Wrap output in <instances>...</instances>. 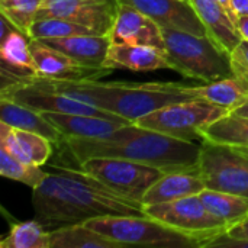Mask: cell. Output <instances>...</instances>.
Wrapping results in <instances>:
<instances>
[{
	"instance_id": "1",
	"label": "cell",
	"mask_w": 248,
	"mask_h": 248,
	"mask_svg": "<svg viewBox=\"0 0 248 248\" xmlns=\"http://www.w3.org/2000/svg\"><path fill=\"white\" fill-rule=\"evenodd\" d=\"M36 219L45 227H64L109 215H144L141 202L125 198L84 170L52 166L46 179L32 189Z\"/></svg>"
},
{
	"instance_id": "2",
	"label": "cell",
	"mask_w": 248,
	"mask_h": 248,
	"mask_svg": "<svg viewBox=\"0 0 248 248\" xmlns=\"http://www.w3.org/2000/svg\"><path fill=\"white\" fill-rule=\"evenodd\" d=\"M77 164L90 157H115L157 167L166 173L196 171L201 145L128 124L106 138L62 137L61 142Z\"/></svg>"
},
{
	"instance_id": "3",
	"label": "cell",
	"mask_w": 248,
	"mask_h": 248,
	"mask_svg": "<svg viewBox=\"0 0 248 248\" xmlns=\"http://www.w3.org/2000/svg\"><path fill=\"white\" fill-rule=\"evenodd\" d=\"M45 80L65 94L99 106L131 122H137L140 118L167 105L192 99L180 83H103L99 78Z\"/></svg>"
},
{
	"instance_id": "4",
	"label": "cell",
	"mask_w": 248,
	"mask_h": 248,
	"mask_svg": "<svg viewBox=\"0 0 248 248\" xmlns=\"http://www.w3.org/2000/svg\"><path fill=\"white\" fill-rule=\"evenodd\" d=\"M170 70L183 77L212 83L232 76L230 55L208 35L161 26Z\"/></svg>"
},
{
	"instance_id": "5",
	"label": "cell",
	"mask_w": 248,
	"mask_h": 248,
	"mask_svg": "<svg viewBox=\"0 0 248 248\" xmlns=\"http://www.w3.org/2000/svg\"><path fill=\"white\" fill-rule=\"evenodd\" d=\"M83 224L124 247L202 248L195 238L147 215H109L93 218Z\"/></svg>"
},
{
	"instance_id": "6",
	"label": "cell",
	"mask_w": 248,
	"mask_h": 248,
	"mask_svg": "<svg viewBox=\"0 0 248 248\" xmlns=\"http://www.w3.org/2000/svg\"><path fill=\"white\" fill-rule=\"evenodd\" d=\"M230 112L202 99H189L150 112L134 124L179 140L202 142V131Z\"/></svg>"
},
{
	"instance_id": "7",
	"label": "cell",
	"mask_w": 248,
	"mask_h": 248,
	"mask_svg": "<svg viewBox=\"0 0 248 248\" xmlns=\"http://www.w3.org/2000/svg\"><path fill=\"white\" fill-rule=\"evenodd\" d=\"M144 215L195 238L202 248L209 247L217 238L230 231V225L214 217L199 195L164 203L144 205Z\"/></svg>"
},
{
	"instance_id": "8",
	"label": "cell",
	"mask_w": 248,
	"mask_h": 248,
	"mask_svg": "<svg viewBox=\"0 0 248 248\" xmlns=\"http://www.w3.org/2000/svg\"><path fill=\"white\" fill-rule=\"evenodd\" d=\"M196 173L206 189L248 198V155L235 147L202 141Z\"/></svg>"
},
{
	"instance_id": "9",
	"label": "cell",
	"mask_w": 248,
	"mask_h": 248,
	"mask_svg": "<svg viewBox=\"0 0 248 248\" xmlns=\"http://www.w3.org/2000/svg\"><path fill=\"white\" fill-rule=\"evenodd\" d=\"M78 167L113 192L141 203L148 187L166 173L148 164L115 157H90Z\"/></svg>"
},
{
	"instance_id": "10",
	"label": "cell",
	"mask_w": 248,
	"mask_h": 248,
	"mask_svg": "<svg viewBox=\"0 0 248 248\" xmlns=\"http://www.w3.org/2000/svg\"><path fill=\"white\" fill-rule=\"evenodd\" d=\"M116 16V4L110 0H42L36 19L61 17L96 29L108 35Z\"/></svg>"
},
{
	"instance_id": "11",
	"label": "cell",
	"mask_w": 248,
	"mask_h": 248,
	"mask_svg": "<svg viewBox=\"0 0 248 248\" xmlns=\"http://www.w3.org/2000/svg\"><path fill=\"white\" fill-rule=\"evenodd\" d=\"M108 35L112 44L151 45L166 49L161 26L148 15L125 3L116 4V16Z\"/></svg>"
},
{
	"instance_id": "12",
	"label": "cell",
	"mask_w": 248,
	"mask_h": 248,
	"mask_svg": "<svg viewBox=\"0 0 248 248\" xmlns=\"http://www.w3.org/2000/svg\"><path fill=\"white\" fill-rule=\"evenodd\" d=\"M29 46L35 62V74L32 76L45 78H100L112 71L109 68L86 67L41 39H31Z\"/></svg>"
},
{
	"instance_id": "13",
	"label": "cell",
	"mask_w": 248,
	"mask_h": 248,
	"mask_svg": "<svg viewBox=\"0 0 248 248\" xmlns=\"http://www.w3.org/2000/svg\"><path fill=\"white\" fill-rule=\"evenodd\" d=\"M153 17L160 26L176 28L198 35H208L203 23L189 1L182 0H116Z\"/></svg>"
},
{
	"instance_id": "14",
	"label": "cell",
	"mask_w": 248,
	"mask_h": 248,
	"mask_svg": "<svg viewBox=\"0 0 248 248\" xmlns=\"http://www.w3.org/2000/svg\"><path fill=\"white\" fill-rule=\"evenodd\" d=\"M105 68H124L137 73L155 71L170 68V61L166 49L151 45L135 44H110Z\"/></svg>"
},
{
	"instance_id": "15",
	"label": "cell",
	"mask_w": 248,
	"mask_h": 248,
	"mask_svg": "<svg viewBox=\"0 0 248 248\" xmlns=\"http://www.w3.org/2000/svg\"><path fill=\"white\" fill-rule=\"evenodd\" d=\"M52 144L41 134L16 129L0 121V148L23 163L42 167L52 155Z\"/></svg>"
},
{
	"instance_id": "16",
	"label": "cell",
	"mask_w": 248,
	"mask_h": 248,
	"mask_svg": "<svg viewBox=\"0 0 248 248\" xmlns=\"http://www.w3.org/2000/svg\"><path fill=\"white\" fill-rule=\"evenodd\" d=\"M62 137L74 138H106L119 128L132 124L126 119H109L93 115L78 113H60V112H41Z\"/></svg>"
},
{
	"instance_id": "17",
	"label": "cell",
	"mask_w": 248,
	"mask_h": 248,
	"mask_svg": "<svg viewBox=\"0 0 248 248\" xmlns=\"http://www.w3.org/2000/svg\"><path fill=\"white\" fill-rule=\"evenodd\" d=\"M189 3L203 23L208 36L230 55L243 38L222 4L218 0H189Z\"/></svg>"
},
{
	"instance_id": "18",
	"label": "cell",
	"mask_w": 248,
	"mask_h": 248,
	"mask_svg": "<svg viewBox=\"0 0 248 248\" xmlns=\"http://www.w3.org/2000/svg\"><path fill=\"white\" fill-rule=\"evenodd\" d=\"M48 45L62 51L64 54L70 55L80 64L96 68L105 70V60L110 46L109 35H77L70 38H55V39H41ZM110 70V68H109Z\"/></svg>"
},
{
	"instance_id": "19",
	"label": "cell",
	"mask_w": 248,
	"mask_h": 248,
	"mask_svg": "<svg viewBox=\"0 0 248 248\" xmlns=\"http://www.w3.org/2000/svg\"><path fill=\"white\" fill-rule=\"evenodd\" d=\"M205 183L196 171L164 173L154 182L142 196V205H155L199 195L205 190Z\"/></svg>"
},
{
	"instance_id": "20",
	"label": "cell",
	"mask_w": 248,
	"mask_h": 248,
	"mask_svg": "<svg viewBox=\"0 0 248 248\" xmlns=\"http://www.w3.org/2000/svg\"><path fill=\"white\" fill-rule=\"evenodd\" d=\"M0 113L1 122L23 131L41 134L51 140L54 144H60L62 140L61 132L38 110L13 102L6 97H0Z\"/></svg>"
},
{
	"instance_id": "21",
	"label": "cell",
	"mask_w": 248,
	"mask_h": 248,
	"mask_svg": "<svg viewBox=\"0 0 248 248\" xmlns=\"http://www.w3.org/2000/svg\"><path fill=\"white\" fill-rule=\"evenodd\" d=\"M183 90L192 99H202L231 112L243 106L248 100V89L234 76L212 83H205L203 86L183 84Z\"/></svg>"
},
{
	"instance_id": "22",
	"label": "cell",
	"mask_w": 248,
	"mask_h": 248,
	"mask_svg": "<svg viewBox=\"0 0 248 248\" xmlns=\"http://www.w3.org/2000/svg\"><path fill=\"white\" fill-rule=\"evenodd\" d=\"M51 248H122L124 246L89 228L86 224H71L49 231Z\"/></svg>"
},
{
	"instance_id": "23",
	"label": "cell",
	"mask_w": 248,
	"mask_h": 248,
	"mask_svg": "<svg viewBox=\"0 0 248 248\" xmlns=\"http://www.w3.org/2000/svg\"><path fill=\"white\" fill-rule=\"evenodd\" d=\"M199 198L214 217L230 225V230L248 219L247 196L205 189L199 193Z\"/></svg>"
},
{
	"instance_id": "24",
	"label": "cell",
	"mask_w": 248,
	"mask_h": 248,
	"mask_svg": "<svg viewBox=\"0 0 248 248\" xmlns=\"http://www.w3.org/2000/svg\"><path fill=\"white\" fill-rule=\"evenodd\" d=\"M7 22L3 19V35H1V46H0V55L10 70L17 71H26L28 74H35V62L31 54L29 41L31 38L16 29L10 25V28H6Z\"/></svg>"
},
{
	"instance_id": "25",
	"label": "cell",
	"mask_w": 248,
	"mask_h": 248,
	"mask_svg": "<svg viewBox=\"0 0 248 248\" xmlns=\"http://www.w3.org/2000/svg\"><path fill=\"white\" fill-rule=\"evenodd\" d=\"M202 141L248 147V116L230 112L202 131Z\"/></svg>"
},
{
	"instance_id": "26",
	"label": "cell",
	"mask_w": 248,
	"mask_h": 248,
	"mask_svg": "<svg viewBox=\"0 0 248 248\" xmlns=\"http://www.w3.org/2000/svg\"><path fill=\"white\" fill-rule=\"evenodd\" d=\"M1 248H51L49 231L38 221L13 222L9 232L0 241Z\"/></svg>"
},
{
	"instance_id": "27",
	"label": "cell",
	"mask_w": 248,
	"mask_h": 248,
	"mask_svg": "<svg viewBox=\"0 0 248 248\" xmlns=\"http://www.w3.org/2000/svg\"><path fill=\"white\" fill-rule=\"evenodd\" d=\"M92 33H99V32L90 26H86L73 20H67L61 17H42V19H36L33 25L31 26L29 38L31 39H55V38H70V36L92 35Z\"/></svg>"
},
{
	"instance_id": "28",
	"label": "cell",
	"mask_w": 248,
	"mask_h": 248,
	"mask_svg": "<svg viewBox=\"0 0 248 248\" xmlns=\"http://www.w3.org/2000/svg\"><path fill=\"white\" fill-rule=\"evenodd\" d=\"M48 173L49 171L42 170L41 166L23 163L9 154L6 150L0 148V174L3 177L35 189L46 179Z\"/></svg>"
},
{
	"instance_id": "29",
	"label": "cell",
	"mask_w": 248,
	"mask_h": 248,
	"mask_svg": "<svg viewBox=\"0 0 248 248\" xmlns=\"http://www.w3.org/2000/svg\"><path fill=\"white\" fill-rule=\"evenodd\" d=\"M42 0H0L1 17L29 36L31 26L36 20Z\"/></svg>"
},
{
	"instance_id": "30",
	"label": "cell",
	"mask_w": 248,
	"mask_h": 248,
	"mask_svg": "<svg viewBox=\"0 0 248 248\" xmlns=\"http://www.w3.org/2000/svg\"><path fill=\"white\" fill-rule=\"evenodd\" d=\"M232 76L248 89V39H241L240 44L230 54Z\"/></svg>"
},
{
	"instance_id": "31",
	"label": "cell",
	"mask_w": 248,
	"mask_h": 248,
	"mask_svg": "<svg viewBox=\"0 0 248 248\" xmlns=\"http://www.w3.org/2000/svg\"><path fill=\"white\" fill-rule=\"evenodd\" d=\"M227 235L231 237V238H235V240H248V219L241 222V224L234 225L227 232Z\"/></svg>"
},
{
	"instance_id": "32",
	"label": "cell",
	"mask_w": 248,
	"mask_h": 248,
	"mask_svg": "<svg viewBox=\"0 0 248 248\" xmlns=\"http://www.w3.org/2000/svg\"><path fill=\"white\" fill-rule=\"evenodd\" d=\"M237 29L241 35L243 39H248V13L241 15L237 19Z\"/></svg>"
},
{
	"instance_id": "33",
	"label": "cell",
	"mask_w": 248,
	"mask_h": 248,
	"mask_svg": "<svg viewBox=\"0 0 248 248\" xmlns=\"http://www.w3.org/2000/svg\"><path fill=\"white\" fill-rule=\"evenodd\" d=\"M231 1H232L234 10H235L237 19H238V16H241V15H247L248 13V0H231Z\"/></svg>"
},
{
	"instance_id": "34",
	"label": "cell",
	"mask_w": 248,
	"mask_h": 248,
	"mask_svg": "<svg viewBox=\"0 0 248 248\" xmlns=\"http://www.w3.org/2000/svg\"><path fill=\"white\" fill-rule=\"evenodd\" d=\"M232 112H235V113H238V115H243V116H248V100L243 105V106H240L238 109H235V110H232Z\"/></svg>"
},
{
	"instance_id": "35",
	"label": "cell",
	"mask_w": 248,
	"mask_h": 248,
	"mask_svg": "<svg viewBox=\"0 0 248 248\" xmlns=\"http://www.w3.org/2000/svg\"><path fill=\"white\" fill-rule=\"evenodd\" d=\"M235 148H238L241 153H244V154H247L248 155V147H235Z\"/></svg>"
},
{
	"instance_id": "36",
	"label": "cell",
	"mask_w": 248,
	"mask_h": 248,
	"mask_svg": "<svg viewBox=\"0 0 248 248\" xmlns=\"http://www.w3.org/2000/svg\"><path fill=\"white\" fill-rule=\"evenodd\" d=\"M110 1H112V3H115V4H118V3H116V0H110Z\"/></svg>"
},
{
	"instance_id": "37",
	"label": "cell",
	"mask_w": 248,
	"mask_h": 248,
	"mask_svg": "<svg viewBox=\"0 0 248 248\" xmlns=\"http://www.w3.org/2000/svg\"><path fill=\"white\" fill-rule=\"evenodd\" d=\"M182 1H189V0H182Z\"/></svg>"
}]
</instances>
